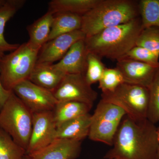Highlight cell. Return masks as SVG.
Instances as JSON below:
<instances>
[{"label": "cell", "mask_w": 159, "mask_h": 159, "mask_svg": "<svg viewBox=\"0 0 159 159\" xmlns=\"http://www.w3.org/2000/svg\"><path fill=\"white\" fill-rule=\"evenodd\" d=\"M157 128L148 119H122L105 159H158Z\"/></svg>", "instance_id": "cell-1"}, {"label": "cell", "mask_w": 159, "mask_h": 159, "mask_svg": "<svg viewBox=\"0 0 159 159\" xmlns=\"http://www.w3.org/2000/svg\"><path fill=\"white\" fill-rule=\"evenodd\" d=\"M143 29L140 16L125 24L104 29L85 37L87 50L101 58L118 60L136 46Z\"/></svg>", "instance_id": "cell-2"}, {"label": "cell", "mask_w": 159, "mask_h": 159, "mask_svg": "<svg viewBox=\"0 0 159 159\" xmlns=\"http://www.w3.org/2000/svg\"><path fill=\"white\" fill-rule=\"evenodd\" d=\"M140 16L139 2L134 0H100L82 16L80 30L86 37L111 27L125 24Z\"/></svg>", "instance_id": "cell-3"}, {"label": "cell", "mask_w": 159, "mask_h": 159, "mask_svg": "<svg viewBox=\"0 0 159 159\" xmlns=\"http://www.w3.org/2000/svg\"><path fill=\"white\" fill-rule=\"evenodd\" d=\"M39 50L28 41L1 57L0 79L5 89L12 91L19 83L29 80L37 62Z\"/></svg>", "instance_id": "cell-4"}, {"label": "cell", "mask_w": 159, "mask_h": 159, "mask_svg": "<svg viewBox=\"0 0 159 159\" xmlns=\"http://www.w3.org/2000/svg\"><path fill=\"white\" fill-rule=\"evenodd\" d=\"M33 115L12 91L0 110V128L26 150L31 137Z\"/></svg>", "instance_id": "cell-5"}, {"label": "cell", "mask_w": 159, "mask_h": 159, "mask_svg": "<svg viewBox=\"0 0 159 159\" xmlns=\"http://www.w3.org/2000/svg\"><path fill=\"white\" fill-rule=\"evenodd\" d=\"M101 100L121 107L134 121L147 119L149 92L145 87L123 83L113 92L102 93Z\"/></svg>", "instance_id": "cell-6"}, {"label": "cell", "mask_w": 159, "mask_h": 159, "mask_svg": "<svg viewBox=\"0 0 159 159\" xmlns=\"http://www.w3.org/2000/svg\"><path fill=\"white\" fill-rule=\"evenodd\" d=\"M125 116L121 107L101 99L91 116L89 139L112 146L119 125Z\"/></svg>", "instance_id": "cell-7"}, {"label": "cell", "mask_w": 159, "mask_h": 159, "mask_svg": "<svg viewBox=\"0 0 159 159\" xmlns=\"http://www.w3.org/2000/svg\"><path fill=\"white\" fill-rule=\"evenodd\" d=\"M91 86L86 80L84 74H66L52 92L58 102L76 101L93 106L98 93Z\"/></svg>", "instance_id": "cell-8"}, {"label": "cell", "mask_w": 159, "mask_h": 159, "mask_svg": "<svg viewBox=\"0 0 159 159\" xmlns=\"http://www.w3.org/2000/svg\"><path fill=\"white\" fill-rule=\"evenodd\" d=\"M12 91L33 113L52 111L58 102L52 91L29 80L19 83Z\"/></svg>", "instance_id": "cell-9"}, {"label": "cell", "mask_w": 159, "mask_h": 159, "mask_svg": "<svg viewBox=\"0 0 159 159\" xmlns=\"http://www.w3.org/2000/svg\"><path fill=\"white\" fill-rule=\"evenodd\" d=\"M57 127L52 111L33 115L31 137L26 152L30 155L45 148L56 139Z\"/></svg>", "instance_id": "cell-10"}, {"label": "cell", "mask_w": 159, "mask_h": 159, "mask_svg": "<svg viewBox=\"0 0 159 159\" xmlns=\"http://www.w3.org/2000/svg\"><path fill=\"white\" fill-rule=\"evenodd\" d=\"M85 37L84 32L78 30L50 40L40 49L36 63L53 64L59 61L73 44Z\"/></svg>", "instance_id": "cell-11"}, {"label": "cell", "mask_w": 159, "mask_h": 159, "mask_svg": "<svg viewBox=\"0 0 159 159\" xmlns=\"http://www.w3.org/2000/svg\"><path fill=\"white\" fill-rule=\"evenodd\" d=\"M116 68L122 74L124 83L148 88L159 68L126 57L117 61Z\"/></svg>", "instance_id": "cell-12"}, {"label": "cell", "mask_w": 159, "mask_h": 159, "mask_svg": "<svg viewBox=\"0 0 159 159\" xmlns=\"http://www.w3.org/2000/svg\"><path fill=\"white\" fill-rule=\"evenodd\" d=\"M81 148V142L56 139L45 148L29 155L31 159H77Z\"/></svg>", "instance_id": "cell-13"}, {"label": "cell", "mask_w": 159, "mask_h": 159, "mask_svg": "<svg viewBox=\"0 0 159 159\" xmlns=\"http://www.w3.org/2000/svg\"><path fill=\"white\" fill-rule=\"evenodd\" d=\"M88 53L84 39L80 40L73 45L62 59L54 64V66L65 74H84Z\"/></svg>", "instance_id": "cell-14"}, {"label": "cell", "mask_w": 159, "mask_h": 159, "mask_svg": "<svg viewBox=\"0 0 159 159\" xmlns=\"http://www.w3.org/2000/svg\"><path fill=\"white\" fill-rule=\"evenodd\" d=\"M91 116L87 114L65 122L57 128L56 139L81 142L89 136Z\"/></svg>", "instance_id": "cell-15"}, {"label": "cell", "mask_w": 159, "mask_h": 159, "mask_svg": "<svg viewBox=\"0 0 159 159\" xmlns=\"http://www.w3.org/2000/svg\"><path fill=\"white\" fill-rule=\"evenodd\" d=\"M65 75L54 66V64L36 63L29 80L53 92L59 85Z\"/></svg>", "instance_id": "cell-16"}, {"label": "cell", "mask_w": 159, "mask_h": 159, "mask_svg": "<svg viewBox=\"0 0 159 159\" xmlns=\"http://www.w3.org/2000/svg\"><path fill=\"white\" fill-rule=\"evenodd\" d=\"M54 20V14L50 11L34 21L27 28L29 39L32 47L40 50L48 41Z\"/></svg>", "instance_id": "cell-17"}, {"label": "cell", "mask_w": 159, "mask_h": 159, "mask_svg": "<svg viewBox=\"0 0 159 159\" xmlns=\"http://www.w3.org/2000/svg\"><path fill=\"white\" fill-rule=\"evenodd\" d=\"M93 106L76 101L57 102L53 111L56 127L65 122L88 114Z\"/></svg>", "instance_id": "cell-18"}, {"label": "cell", "mask_w": 159, "mask_h": 159, "mask_svg": "<svg viewBox=\"0 0 159 159\" xmlns=\"http://www.w3.org/2000/svg\"><path fill=\"white\" fill-rule=\"evenodd\" d=\"M24 0H7L5 5L0 8V57L8 51H14L19 44H11L5 39L4 31L6 23L15 15L25 3Z\"/></svg>", "instance_id": "cell-19"}, {"label": "cell", "mask_w": 159, "mask_h": 159, "mask_svg": "<svg viewBox=\"0 0 159 159\" xmlns=\"http://www.w3.org/2000/svg\"><path fill=\"white\" fill-rule=\"evenodd\" d=\"M81 25V16L66 12L55 13L54 14V20L48 41L61 34L80 30Z\"/></svg>", "instance_id": "cell-20"}, {"label": "cell", "mask_w": 159, "mask_h": 159, "mask_svg": "<svg viewBox=\"0 0 159 159\" xmlns=\"http://www.w3.org/2000/svg\"><path fill=\"white\" fill-rule=\"evenodd\" d=\"M100 0H52L48 11L54 14L66 12L82 16L97 6Z\"/></svg>", "instance_id": "cell-21"}, {"label": "cell", "mask_w": 159, "mask_h": 159, "mask_svg": "<svg viewBox=\"0 0 159 159\" xmlns=\"http://www.w3.org/2000/svg\"><path fill=\"white\" fill-rule=\"evenodd\" d=\"M139 9L143 29L150 27L159 29V0L139 1Z\"/></svg>", "instance_id": "cell-22"}, {"label": "cell", "mask_w": 159, "mask_h": 159, "mask_svg": "<svg viewBox=\"0 0 159 159\" xmlns=\"http://www.w3.org/2000/svg\"><path fill=\"white\" fill-rule=\"evenodd\" d=\"M26 150L0 128V159H22Z\"/></svg>", "instance_id": "cell-23"}, {"label": "cell", "mask_w": 159, "mask_h": 159, "mask_svg": "<svg viewBox=\"0 0 159 159\" xmlns=\"http://www.w3.org/2000/svg\"><path fill=\"white\" fill-rule=\"evenodd\" d=\"M106 69L101 57L94 53L88 52L84 76L90 85L99 82Z\"/></svg>", "instance_id": "cell-24"}, {"label": "cell", "mask_w": 159, "mask_h": 159, "mask_svg": "<svg viewBox=\"0 0 159 159\" xmlns=\"http://www.w3.org/2000/svg\"><path fill=\"white\" fill-rule=\"evenodd\" d=\"M148 89L149 105L147 119L155 124L159 122V67Z\"/></svg>", "instance_id": "cell-25"}, {"label": "cell", "mask_w": 159, "mask_h": 159, "mask_svg": "<svg viewBox=\"0 0 159 159\" xmlns=\"http://www.w3.org/2000/svg\"><path fill=\"white\" fill-rule=\"evenodd\" d=\"M123 83L124 81L122 74L116 68H106L99 81V88L102 93H110Z\"/></svg>", "instance_id": "cell-26"}, {"label": "cell", "mask_w": 159, "mask_h": 159, "mask_svg": "<svg viewBox=\"0 0 159 159\" xmlns=\"http://www.w3.org/2000/svg\"><path fill=\"white\" fill-rule=\"evenodd\" d=\"M136 46L159 54V29L155 27L143 29L139 34Z\"/></svg>", "instance_id": "cell-27"}, {"label": "cell", "mask_w": 159, "mask_h": 159, "mask_svg": "<svg viewBox=\"0 0 159 159\" xmlns=\"http://www.w3.org/2000/svg\"><path fill=\"white\" fill-rule=\"evenodd\" d=\"M122 57L130 58L156 67H159V54L139 46L134 47Z\"/></svg>", "instance_id": "cell-28"}, {"label": "cell", "mask_w": 159, "mask_h": 159, "mask_svg": "<svg viewBox=\"0 0 159 159\" xmlns=\"http://www.w3.org/2000/svg\"><path fill=\"white\" fill-rule=\"evenodd\" d=\"M1 57H0V63H1ZM0 73H1V68H0ZM11 92V91L6 90L4 88L0 79V110L3 107L6 100L9 98Z\"/></svg>", "instance_id": "cell-29"}, {"label": "cell", "mask_w": 159, "mask_h": 159, "mask_svg": "<svg viewBox=\"0 0 159 159\" xmlns=\"http://www.w3.org/2000/svg\"><path fill=\"white\" fill-rule=\"evenodd\" d=\"M157 133L158 142V158L159 159V126L157 128Z\"/></svg>", "instance_id": "cell-30"}, {"label": "cell", "mask_w": 159, "mask_h": 159, "mask_svg": "<svg viewBox=\"0 0 159 159\" xmlns=\"http://www.w3.org/2000/svg\"><path fill=\"white\" fill-rule=\"evenodd\" d=\"M6 1L7 0H0V8L6 4Z\"/></svg>", "instance_id": "cell-31"}, {"label": "cell", "mask_w": 159, "mask_h": 159, "mask_svg": "<svg viewBox=\"0 0 159 159\" xmlns=\"http://www.w3.org/2000/svg\"><path fill=\"white\" fill-rule=\"evenodd\" d=\"M22 159H31V157L29 155L26 154L25 156Z\"/></svg>", "instance_id": "cell-32"}, {"label": "cell", "mask_w": 159, "mask_h": 159, "mask_svg": "<svg viewBox=\"0 0 159 159\" xmlns=\"http://www.w3.org/2000/svg\"><path fill=\"white\" fill-rule=\"evenodd\" d=\"M103 159H105L103 158Z\"/></svg>", "instance_id": "cell-33"}]
</instances>
